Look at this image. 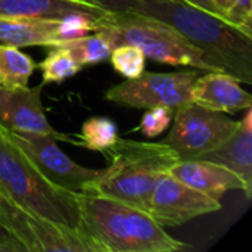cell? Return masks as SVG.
Masks as SVG:
<instances>
[{"label":"cell","instance_id":"obj_1","mask_svg":"<svg viewBox=\"0 0 252 252\" xmlns=\"http://www.w3.org/2000/svg\"><path fill=\"white\" fill-rule=\"evenodd\" d=\"M139 13L171 25L219 71L252 84V32L186 0H142Z\"/></svg>","mask_w":252,"mask_h":252},{"label":"cell","instance_id":"obj_2","mask_svg":"<svg viewBox=\"0 0 252 252\" xmlns=\"http://www.w3.org/2000/svg\"><path fill=\"white\" fill-rule=\"evenodd\" d=\"M78 229L99 252H177L189 245L170 236L145 210L112 198L75 195Z\"/></svg>","mask_w":252,"mask_h":252},{"label":"cell","instance_id":"obj_3","mask_svg":"<svg viewBox=\"0 0 252 252\" xmlns=\"http://www.w3.org/2000/svg\"><path fill=\"white\" fill-rule=\"evenodd\" d=\"M103 154L109 165L100 170L89 193L123 201L145 211L157 177L180 159L170 146L161 142L120 137Z\"/></svg>","mask_w":252,"mask_h":252},{"label":"cell","instance_id":"obj_4","mask_svg":"<svg viewBox=\"0 0 252 252\" xmlns=\"http://www.w3.org/2000/svg\"><path fill=\"white\" fill-rule=\"evenodd\" d=\"M0 189L16 205L35 216L78 229L74 193L47 182L0 127Z\"/></svg>","mask_w":252,"mask_h":252},{"label":"cell","instance_id":"obj_5","mask_svg":"<svg viewBox=\"0 0 252 252\" xmlns=\"http://www.w3.org/2000/svg\"><path fill=\"white\" fill-rule=\"evenodd\" d=\"M94 31L102 32L112 49L120 44L139 47L146 58L173 66L219 71L205 55L190 44L176 28L140 13H105L94 19ZM221 72V71H220Z\"/></svg>","mask_w":252,"mask_h":252},{"label":"cell","instance_id":"obj_6","mask_svg":"<svg viewBox=\"0 0 252 252\" xmlns=\"http://www.w3.org/2000/svg\"><path fill=\"white\" fill-rule=\"evenodd\" d=\"M198 71L183 69L174 72H143L126 80L105 92V99L126 108L151 109L165 106L173 111L192 102L190 89Z\"/></svg>","mask_w":252,"mask_h":252},{"label":"cell","instance_id":"obj_7","mask_svg":"<svg viewBox=\"0 0 252 252\" xmlns=\"http://www.w3.org/2000/svg\"><path fill=\"white\" fill-rule=\"evenodd\" d=\"M1 127V126H0ZM3 133L13 142L38 173L53 186L74 195L89 193L92 183L99 177L100 170L83 167L72 161L56 145V139L46 134L16 133L3 128Z\"/></svg>","mask_w":252,"mask_h":252},{"label":"cell","instance_id":"obj_8","mask_svg":"<svg viewBox=\"0 0 252 252\" xmlns=\"http://www.w3.org/2000/svg\"><path fill=\"white\" fill-rule=\"evenodd\" d=\"M236 124L221 112L189 102L174 111L170 133L161 143L170 146L180 159H196L226 140Z\"/></svg>","mask_w":252,"mask_h":252},{"label":"cell","instance_id":"obj_9","mask_svg":"<svg viewBox=\"0 0 252 252\" xmlns=\"http://www.w3.org/2000/svg\"><path fill=\"white\" fill-rule=\"evenodd\" d=\"M221 210L220 199H214L173 177L161 173L152 188L148 214L161 227H177L199 216Z\"/></svg>","mask_w":252,"mask_h":252},{"label":"cell","instance_id":"obj_10","mask_svg":"<svg viewBox=\"0 0 252 252\" xmlns=\"http://www.w3.org/2000/svg\"><path fill=\"white\" fill-rule=\"evenodd\" d=\"M94 19L90 15H71L56 19L0 16V43L15 47L59 46L94 31Z\"/></svg>","mask_w":252,"mask_h":252},{"label":"cell","instance_id":"obj_11","mask_svg":"<svg viewBox=\"0 0 252 252\" xmlns=\"http://www.w3.org/2000/svg\"><path fill=\"white\" fill-rule=\"evenodd\" d=\"M9 223L10 233L28 252H99L77 227H69L18 207Z\"/></svg>","mask_w":252,"mask_h":252},{"label":"cell","instance_id":"obj_12","mask_svg":"<svg viewBox=\"0 0 252 252\" xmlns=\"http://www.w3.org/2000/svg\"><path fill=\"white\" fill-rule=\"evenodd\" d=\"M43 84L35 87H6L0 84V126L9 131L52 136L69 142L71 136L58 133L47 121L41 102Z\"/></svg>","mask_w":252,"mask_h":252},{"label":"cell","instance_id":"obj_13","mask_svg":"<svg viewBox=\"0 0 252 252\" xmlns=\"http://www.w3.org/2000/svg\"><path fill=\"white\" fill-rule=\"evenodd\" d=\"M190 99L201 108L221 114H236L251 108L252 96L241 81L220 71H205L196 77L190 89Z\"/></svg>","mask_w":252,"mask_h":252},{"label":"cell","instance_id":"obj_14","mask_svg":"<svg viewBox=\"0 0 252 252\" xmlns=\"http://www.w3.org/2000/svg\"><path fill=\"white\" fill-rule=\"evenodd\" d=\"M168 173L185 185L214 198L221 199L230 190H242L247 195L245 183L229 168L205 159H179Z\"/></svg>","mask_w":252,"mask_h":252},{"label":"cell","instance_id":"obj_15","mask_svg":"<svg viewBox=\"0 0 252 252\" xmlns=\"http://www.w3.org/2000/svg\"><path fill=\"white\" fill-rule=\"evenodd\" d=\"M196 159L220 164L242 179L247 188V198L252 196V111L245 109V115L238 121L230 136L217 148L202 154Z\"/></svg>","mask_w":252,"mask_h":252},{"label":"cell","instance_id":"obj_16","mask_svg":"<svg viewBox=\"0 0 252 252\" xmlns=\"http://www.w3.org/2000/svg\"><path fill=\"white\" fill-rule=\"evenodd\" d=\"M109 13L84 0H0L3 18H38L56 19L71 15H90L100 18Z\"/></svg>","mask_w":252,"mask_h":252},{"label":"cell","instance_id":"obj_17","mask_svg":"<svg viewBox=\"0 0 252 252\" xmlns=\"http://www.w3.org/2000/svg\"><path fill=\"white\" fill-rule=\"evenodd\" d=\"M37 68L34 59L19 47L0 44V84L6 87H25Z\"/></svg>","mask_w":252,"mask_h":252},{"label":"cell","instance_id":"obj_18","mask_svg":"<svg viewBox=\"0 0 252 252\" xmlns=\"http://www.w3.org/2000/svg\"><path fill=\"white\" fill-rule=\"evenodd\" d=\"M41 71L43 86L44 84H61L68 78H72L81 71V65L74 58V55L65 46H50L47 47L46 58L37 63Z\"/></svg>","mask_w":252,"mask_h":252},{"label":"cell","instance_id":"obj_19","mask_svg":"<svg viewBox=\"0 0 252 252\" xmlns=\"http://www.w3.org/2000/svg\"><path fill=\"white\" fill-rule=\"evenodd\" d=\"M118 140L115 123L108 117H92L84 121L80 134L69 140L75 146L86 148L94 152H105Z\"/></svg>","mask_w":252,"mask_h":252},{"label":"cell","instance_id":"obj_20","mask_svg":"<svg viewBox=\"0 0 252 252\" xmlns=\"http://www.w3.org/2000/svg\"><path fill=\"white\" fill-rule=\"evenodd\" d=\"M61 46H65L81 66L97 65L100 62H105L109 59L112 52L109 40L99 31H92L80 37L71 38Z\"/></svg>","mask_w":252,"mask_h":252},{"label":"cell","instance_id":"obj_21","mask_svg":"<svg viewBox=\"0 0 252 252\" xmlns=\"http://www.w3.org/2000/svg\"><path fill=\"white\" fill-rule=\"evenodd\" d=\"M109 61L114 69L127 80L139 77L146 68L145 53L133 44H120L114 47Z\"/></svg>","mask_w":252,"mask_h":252},{"label":"cell","instance_id":"obj_22","mask_svg":"<svg viewBox=\"0 0 252 252\" xmlns=\"http://www.w3.org/2000/svg\"><path fill=\"white\" fill-rule=\"evenodd\" d=\"M173 114L174 111L165 106L146 109V112L142 115L137 130L146 137H157L170 128L173 121Z\"/></svg>","mask_w":252,"mask_h":252},{"label":"cell","instance_id":"obj_23","mask_svg":"<svg viewBox=\"0 0 252 252\" xmlns=\"http://www.w3.org/2000/svg\"><path fill=\"white\" fill-rule=\"evenodd\" d=\"M227 21L252 32V0H232Z\"/></svg>","mask_w":252,"mask_h":252},{"label":"cell","instance_id":"obj_24","mask_svg":"<svg viewBox=\"0 0 252 252\" xmlns=\"http://www.w3.org/2000/svg\"><path fill=\"white\" fill-rule=\"evenodd\" d=\"M109 13H139L142 0H84Z\"/></svg>","mask_w":252,"mask_h":252},{"label":"cell","instance_id":"obj_25","mask_svg":"<svg viewBox=\"0 0 252 252\" xmlns=\"http://www.w3.org/2000/svg\"><path fill=\"white\" fill-rule=\"evenodd\" d=\"M0 252H28L0 221Z\"/></svg>","mask_w":252,"mask_h":252},{"label":"cell","instance_id":"obj_26","mask_svg":"<svg viewBox=\"0 0 252 252\" xmlns=\"http://www.w3.org/2000/svg\"><path fill=\"white\" fill-rule=\"evenodd\" d=\"M214 4L219 10L220 16L227 19V15H229L230 7H232V0H214Z\"/></svg>","mask_w":252,"mask_h":252},{"label":"cell","instance_id":"obj_27","mask_svg":"<svg viewBox=\"0 0 252 252\" xmlns=\"http://www.w3.org/2000/svg\"><path fill=\"white\" fill-rule=\"evenodd\" d=\"M186 1H189V3H192V4H195V6H199V7L205 9V10H210V12H213V13L220 15L219 10H217V7H216V4H214L211 0H186ZM221 18H223V16H221Z\"/></svg>","mask_w":252,"mask_h":252},{"label":"cell","instance_id":"obj_28","mask_svg":"<svg viewBox=\"0 0 252 252\" xmlns=\"http://www.w3.org/2000/svg\"><path fill=\"white\" fill-rule=\"evenodd\" d=\"M10 204H12V201L1 192V189H0V220H1V217H3V214L7 211V208L10 207Z\"/></svg>","mask_w":252,"mask_h":252},{"label":"cell","instance_id":"obj_29","mask_svg":"<svg viewBox=\"0 0 252 252\" xmlns=\"http://www.w3.org/2000/svg\"><path fill=\"white\" fill-rule=\"evenodd\" d=\"M211 1H213V3H214V0H211Z\"/></svg>","mask_w":252,"mask_h":252}]
</instances>
